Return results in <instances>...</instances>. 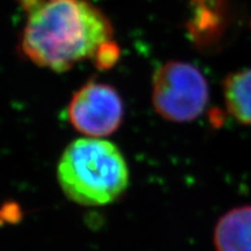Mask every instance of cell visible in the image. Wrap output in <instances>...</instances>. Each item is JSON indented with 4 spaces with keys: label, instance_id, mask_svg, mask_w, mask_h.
Returning <instances> with one entry per match:
<instances>
[{
    "label": "cell",
    "instance_id": "cell-8",
    "mask_svg": "<svg viewBox=\"0 0 251 251\" xmlns=\"http://www.w3.org/2000/svg\"><path fill=\"white\" fill-rule=\"evenodd\" d=\"M119 58H120V48L115 41H112V42L101 47V49L94 57L93 63L100 70H107L113 65H115Z\"/></svg>",
    "mask_w": 251,
    "mask_h": 251
},
{
    "label": "cell",
    "instance_id": "cell-7",
    "mask_svg": "<svg viewBox=\"0 0 251 251\" xmlns=\"http://www.w3.org/2000/svg\"><path fill=\"white\" fill-rule=\"evenodd\" d=\"M224 97L229 114L241 124L251 126V68L226 77Z\"/></svg>",
    "mask_w": 251,
    "mask_h": 251
},
{
    "label": "cell",
    "instance_id": "cell-2",
    "mask_svg": "<svg viewBox=\"0 0 251 251\" xmlns=\"http://www.w3.org/2000/svg\"><path fill=\"white\" fill-rule=\"evenodd\" d=\"M57 180L71 201L81 206H105L127 190L129 170L114 143L99 137H81L63 151Z\"/></svg>",
    "mask_w": 251,
    "mask_h": 251
},
{
    "label": "cell",
    "instance_id": "cell-3",
    "mask_svg": "<svg viewBox=\"0 0 251 251\" xmlns=\"http://www.w3.org/2000/svg\"><path fill=\"white\" fill-rule=\"evenodd\" d=\"M208 100V83L191 63L169 61L153 74L152 106L164 120L177 124L194 121L205 111Z\"/></svg>",
    "mask_w": 251,
    "mask_h": 251
},
{
    "label": "cell",
    "instance_id": "cell-1",
    "mask_svg": "<svg viewBox=\"0 0 251 251\" xmlns=\"http://www.w3.org/2000/svg\"><path fill=\"white\" fill-rule=\"evenodd\" d=\"M15 1L26 13L20 50L37 67L69 71L114 41L111 20L89 0Z\"/></svg>",
    "mask_w": 251,
    "mask_h": 251
},
{
    "label": "cell",
    "instance_id": "cell-6",
    "mask_svg": "<svg viewBox=\"0 0 251 251\" xmlns=\"http://www.w3.org/2000/svg\"><path fill=\"white\" fill-rule=\"evenodd\" d=\"M216 251H251V206H238L225 213L214 229Z\"/></svg>",
    "mask_w": 251,
    "mask_h": 251
},
{
    "label": "cell",
    "instance_id": "cell-4",
    "mask_svg": "<svg viewBox=\"0 0 251 251\" xmlns=\"http://www.w3.org/2000/svg\"><path fill=\"white\" fill-rule=\"evenodd\" d=\"M68 120L86 137L114 134L124 121L121 96L109 84L91 79L74 93L67 108Z\"/></svg>",
    "mask_w": 251,
    "mask_h": 251
},
{
    "label": "cell",
    "instance_id": "cell-5",
    "mask_svg": "<svg viewBox=\"0 0 251 251\" xmlns=\"http://www.w3.org/2000/svg\"><path fill=\"white\" fill-rule=\"evenodd\" d=\"M193 15L188 30L198 46L211 47L224 35L227 21V0H191Z\"/></svg>",
    "mask_w": 251,
    "mask_h": 251
}]
</instances>
